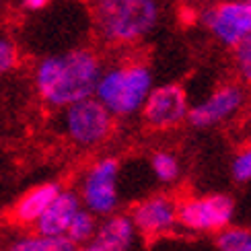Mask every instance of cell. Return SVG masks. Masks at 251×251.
Masks as SVG:
<instances>
[{
    "mask_svg": "<svg viewBox=\"0 0 251 251\" xmlns=\"http://www.w3.org/2000/svg\"><path fill=\"white\" fill-rule=\"evenodd\" d=\"M103 64L93 50L76 48L37 62L33 82L39 99L50 107L64 109L95 95Z\"/></svg>",
    "mask_w": 251,
    "mask_h": 251,
    "instance_id": "obj_1",
    "label": "cell"
},
{
    "mask_svg": "<svg viewBox=\"0 0 251 251\" xmlns=\"http://www.w3.org/2000/svg\"><path fill=\"white\" fill-rule=\"evenodd\" d=\"M97 35L109 46H134L161 21L159 0H91Z\"/></svg>",
    "mask_w": 251,
    "mask_h": 251,
    "instance_id": "obj_2",
    "label": "cell"
},
{
    "mask_svg": "<svg viewBox=\"0 0 251 251\" xmlns=\"http://www.w3.org/2000/svg\"><path fill=\"white\" fill-rule=\"evenodd\" d=\"M152 87L151 68L144 62L130 60L103 68L95 97L113 113V118H130L142 111Z\"/></svg>",
    "mask_w": 251,
    "mask_h": 251,
    "instance_id": "obj_3",
    "label": "cell"
},
{
    "mask_svg": "<svg viewBox=\"0 0 251 251\" xmlns=\"http://www.w3.org/2000/svg\"><path fill=\"white\" fill-rule=\"evenodd\" d=\"M62 130L72 144L93 149L111 136L113 113L95 95L80 99L62 111Z\"/></svg>",
    "mask_w": 251,
    "mask_h": 251,
    "instance_id": "obj_4",
    "label": "cell"
},
{
    "mask_svg": "<svg viewBox=\"0 0 251 251\" xmlns=\"http://www.w3.org/2000/svg\"><path fill=\"white\" fill-rule=\"evenodd\" d=\"M200 21L218 44L235 50L251 33V2L221 0L208 4L200 13Z\"/></svg>",
    "mask_w": 251,
    "mask_h": 251,
    "instance_id": "obj_5",
    "label": "cell"
},
{
    "mask_svg": "<svg viewBox=\"0 0 251 251\" xmlns=\"http://www.w3.org/2000/svg\"><path fill=\"white\" fill-rule=\"evenodd\" d=\"M179 226L192 233H218L235 218V202L226 194H206L179 202Z\"/></svg>",
    "mask_w": 251,
    "mask_h": 251,
    "instance_id": "obj_6",
    "label": "cell"
},
{
    "mask_svg": "<svg viewBox=\"0 0 251 251\" xmlns=\"http://www.w3.org/2000/svg\"><path fill=\"white\" fill-rule=\"evenodd\" d=\"M118 175L120 163L111 156L93 163L80 183L82 206L97 216H109L118 208Z\"/></svg>",
    "mask_w": 251,
    "mask_h": 251,
    "instance_id": "obj_7",
    "label": "cell"
},
{
    "mask_svg": "<svg viewBox=\"0 0 251 251\" xmlns=\"http://www.w3.org/2000/svg\"><path fill=\"white\" fill-rule=\"evenodd\" d=\"M140 113L144 122L154 130L177 128L187 120V113H190L187 93L181 85H175V82L152 87Z\"/></svg>",
    "mask_w": 251,
    "mask_h": 251,
    "instance_id": "obj_8",
    "label": "cell"
},
{
    "mask_svg": "<svg viewBox=\"0 0 251 251\" xmlns=\"http://www.w3.org/2000/svg\"><path fill=\"white\" fill-rule=\"evenodd\" d=\"M245 91L241 85H223L212 91L204 101L190 107L187 120L194 128H212L216 124L231 120L243 107Z\"/></svg>",
    "mask_w": 251,
    "mask_h": 251,
    "instance_id": "obj_9",
    "label": "cell"
},
{
    "mask_svg": "<svg viewBox=\"0 0 251 251\" xmlns=\"http://www.w3.org/2000/svg\"><path fill=\"white\" fill-rule=\"evenodd\" d=\"M179 204L169 196H151L134 206L132 221L144 237H163L179 226Z\"/></svg>",
    "mask_w": 251,
    "mask_h": 251,
    "instance_id": "obj_10",
    "label": "cell"
},
{
    "mask_svg": "<svg viewBox=\"0 0 251 251\" xmlns=\"http://www.w3.org/2000/svg\"><path fill=\"white\" fill-rule=\"evenodd\" d=\"M80 208V194L72 190H62L54 198V202L48 206V210L39 216V221L35 223V231L44 235H66L72 218L76 216Z\"/></svg>",
    "mask_w": 251,
    "mask_h": 251,
    "instance_id": "obj_11",
    "label": "cell"
},
{
    "mask_svg": "<svg viewBox=\"0 0 251 251\" xmlns=\"http://www.w3.org/2000/svg\"><path fill=\"white\" fill-rule=\"evenodd\" d=\"M62 192L58 181H48L31 187L27 194L19 198V202L13 208V218L19 225H33L39 221V216L48 210V206L54 202V198Z\"/></svg>",
    "mask_w": 251,
    "mask_h": 251,
    "instance_id": "obj_12",
    "label": "cell"
},
{
    "mask_svg": "<svg viewBox=\"0 0 251 251\" xmlns=\"http://www.w3.org/2000/svg\"><path fill=\"white\" fill-rule=\"evenodd\" d=\"M136 226L132 216L126 214H109L105 221L99 223V228L95 233V241L105 251H128L134 243Z\"/></svg>",
    "mask_w": 251,
    "mask_h": 251,
    "instance_id": "obj_13",
    "label": "cell"
},
{
    "mask_svg": "<svg viewBox=\"0 0 251 251\" xmlns=\"http://www.w3.org/2000/svg\"><path fill=\"white\" fill-rule=\"evenodd\" d=\"M76 245L70 241L66 235H23L15 239L13 243L6 247V251H75Z\"/></svg>",
    "mask_w": 251,
    "mask_h": 251,
    "instance_id": "obj_14",
    "label": "cell"
},
{
    "mask_svg": "<svg viewBox=\"0 0 251 251\" xmlns=\"http://www.w3.org/2000/svg\"><path fill=\"white\" fill-rule=\"evenodd\" d=\"M99 228L97 223V214H93L91 210H87L85 206L76 212V216L72 218V223L66 231V237L70 239L75 245H82V243H89L93 237H95Z\"/></svg>",
    "mask_w": 251,
    "mask_h": 251,
    "instance_id": "obj_15",
    "label": "cell"
},
{
    "mask_svg": "<svg viewBox=\"0 0 251 251\" xmlns=\"http://www.w3.org/2000/svg\"><path fill=\"white\" fill-rule=\"evenodd\" d=\"M218 251H251V228L228 225L216 233Z\"/></svg>",
    "mask_w": 251,
    "mask_h": 251,
    "instance_id": "obj_16",
    "label": "cell"
},
{
    "mask_svg": "<svg viewBox=\"0 0 251 251\" xmlns=\"http://www.w3.org/2000/svg\"><path fill=\"white\" fill-rule=\"evenodd\" d=\"M151 169L161 183H173V181H177V177L181 175L179 159L169 151L154 152L151 159Z\"/></svg>",
    "mask_w": 251,
    "mask_h": 251,
    "instance_id": "obj_17",
    "label": "cell"
},
{
    "mask_svg": "<svg viewBox=\"0 0 251 251\" xmlns=\"http://www.w3.org/2000/svg\"><path fill=\"white\" fill-rule=\"evenodd\" d=\"M233 62L239 78L251 85V33L233 50Z\"/></svg>",
    "mask_w": 251,
    "mask_h": 251,
    "instance_id": "obj_18",
    "label": "cell"
},
{
    "mask_svg": "<svg viewBox=\"0 0 251 251\" xmlns=\"http://www.w3.org/2000/svg\"><path fill=\"white\" fill-rule=\"evenodd\" d=\"M231 173H233V179L239 183L251 181V142L245 144L243 149L235 154V159L231 163Z\"/></svg>",
    "mask_w": 251,
    "mask_h": 251,
    "instance_id": "obj_19",
    "label": "cell"
},
{
    "mask_svg": "<svg viewBox=\"0 0 251 251\" xmlns=\"http://www.w3.org/2000/svg\"><path fill=\"white\" fill-rule=\"evenodd\" d=\"M19 66V50L10 39L0 37V76L8 75Z\"/></svg>",
    "mask_w": 251,
    "mask_h": 251,
    "instance_id": "obj_20",
    "label": "cell"
},
{
    "mask_svg": "<svg viewBox=\"0 0 251 251\" xmlns=\"http://www.w3.org/2000/svg\"><path fill=\"white\" fill-rule=\"evenodd\" d=\"M50 0H23V6L27 10H41V8H46L48 6Z\"/></svg>",
    "mask_w": 251,
    "mask_h": 251,
    "instance_id": "obj_21",
    "label": "cell"
},
{
    "mask_svg": "<svg viewBox=\"0 0 251 251\" xmlns=\"http://www.w3.org/2000/svg\"><path fill=\"white\" fill-rule=\"evenodd\" d=\"M75 251H105V249H103L97 241H95V239H91V241L89 243H82V245H76V249Z\"/></svg>",
    "mask_w": 251,
    "mask_h": 251,
    "instance_id": "obj_22",
    "label": "cell"
},
{
    "mask_svg": "<svg viewBox=\"0 0 251 251\" xmlns=\"http://www.w3.org/2000/svg\"><path fill=\"white\" fill-rule=\"evenodd\" d=\"M247 2H251V0H247Z\"/></svg>",
    "mask_w": 251,
    "mask_h": 251,
    "instance_id": "obj_23",
    "label": "cell"
}]
</instances>
